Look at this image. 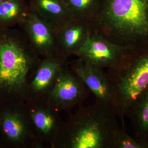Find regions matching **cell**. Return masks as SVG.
Wrapping results in <instances>:
<instances>
[{"mask_svg": "<svg viewBox=\"0 0 148 148\" xmlns=\"http://www.w3.org/2000/svg\"><path fill=\"white\" fill-rule=\"evenodd\" d=\"M81 21L73 18L56 29L58 53L64 58L76 54L88 34L86 26Z\"/></svg>", "mask_w": 148, "mask_h": 148, "instance_id": "12", "label": "cell"}, {"mask_svg": "<svg viewBox=\"0 0 148 148\" xmlns=\"http://www.w3.org/2000/svg\"><path fill=\"white\" fill-rule=\"evenodd\" d=\"M24 108L38 140L53 145L60 133L63 123L59 110L46 98L25 101Z\"/></svg>", "mask_w": 148, "mask_h": 148, "instance_id": "6", "label": "cell"}, {"mask_svg": "<svg viewBox=\"0 0 148 148\" xmlns=\"http://www.w3.org/2000/svg\"><path fill=\"white\" fill-rule=\"evenodd\" d=\"M127 116L132 121L135 137L148 140V90L135 102Z\"/></svg>", "mask_w": 148, "mask_h": 148, "instance_id": "15", "label": "cell"}, {"mask_svg": "<svg viewBox=\"0 0 148 148\" xmlns=\"http://www.w3.org/2000/svg\"><path fill=\"white\" fill-rule=\"evenodd\" d=\"M76 55L86 63L102 68H116L125 58L121 50L102 38L88 34Z\"/></svg>", "mask_w": 148, "mask_h": 148, "instance_id": "8", "label": "cell"}, {"mask_svg": "<svg viewBox=\"0 0 148 148\" xmlns=\"http://www.w3.org/2000/svg\"><path fill=\"white\" fill-rule=\"evenodd\" d=\"M30 10L56 29L73 19L64 0H29Z\"/></svg>", "mask_w": 148, "mask_h": 148, "instance_id": "13", "label": "cell"}, {"mask_svg": "<svg viewBox=\"0 0 148 148\" xmlns=\"http://www.w3.org/2000/svg\"><path fill=\"white\" fill-rule=\"evenodd\" d=\"M40 61L21 30L0 28V90L24 103L29 80Z\"/></svg>", "mask_w": 148, "mask_h": 148, "instance_id": "2", "label": "cell"}, {"mask_svg": "<svg viewBox=\"0 0 148 148\" xmlns=\"http://www.w3.org/2000/svg\"><path fill=\"white\" fill-rule=\"evenodd\" d=\"M90 92L73 72L65 67L59 72L46 98L59 110L69 111L81 104Z\"/></svg>", "mask_w": 148, "mask_h": 148, "instance_id": "5", "label": "cell"}, {"mask_svg": "<svg viewBox=\"0 0 148 148\" xmlns=\"http://www.w3.org/2000/svg\"><path fill=\"white\" fill-rule=\"evenodd\" d=\"M19 26L40 57L44 58L59 54L56 29L36 14L31 11Z\"/></svg>", "mask_w": 148, "mask_h": 148, "instance_id": "7", "label": "cell"}, {"mask_svg": "<svg viewBox=\"0 0 148 148\" xmlns=\"http://www.w3.org/2000/svg\"><path fill=\"white\" fill-rule=\"evenodd\" d=\"M114 148H148V140L133 138L121 129L115 139Z\"/></svg>", "mask_w": 148, "mask_h": 148, "instance_id": "17", "label": "cell"}, {"mask_svg": "<svg viewBox=\"0 0 148 148\" xmlns=\"http://www.w3.org/2000/svg\"><path fill=\"white\" fill-rule=\"evenodd\" d=\"M31 12L25 0H6L0 4V28L20 25Z\"/></svg>", "mask_w": 148, "mask_h": 148, "instance_id": "14", "label": "cell"}, {"mask_svg": "<svg viewBox=\"0 0 148 148\" xmlns=\"http://www.w3.org/2000/svg\"><path fill=\"white\" fill-rule=\"evenodd\" d=\"M116 115L108 104L96 99L92 105L81 107L63 123L52 147L62 148H114L121 130Z\"/></svg>", "mask_w": 148, "mask_h": 148, "instance_id": "1", "label": "cell"}, {"mask_svg": "<svg viewBox=\"0 0 148 148\" xmlns=\"http://www.w3.org/2000/svg\"><path fill=\"white\" fill-rule=\"evenodd\" d=\"M65 64L66 58L60 54L43 58L29 80L26 101L46 98Z\"/></svg>", "mask_w": 148, "mask_h": 148, "instance_id": "9", "label": "cell"}, {"mask_svg": "<svg viewBox=\"0 0 148 148\" xmlns=\"http://www.w3.org/2000/svg\"><path fill=\"white\" fill-rule=\"evenodd\" d=\"M71 67L72 71L94 94L96 99L108 104L113 109L114 97L112 84L101 68L80 59L74 62Z\"/></svg>", "mask_w": 148, "mask_h": 148, "instance_id": "10", "label": "cell"}, {"mask_svg": "<svg viewBox=\"0 0 148 148\" xmlns=\"http://www.w3.org/2000/svg\"><path fill=\"white\" fill-rule=\"evenodd\" d=\"M112 69L107 75L113 90V110L123 122L135 102L148 90V51L126 57L119 66Z\"/></svg>", "mask_w": 148, "mask_h": 148, "instance_id": "3", "label": "cell"}, {"mask_svg": "<svg viewBox=\"0 0 148 148\" xmlns=\"http://www.w3.org/2000/svg\"><path fill=\"white\" fill-rule=\"evenodd\" d=\"M74 19L82 20L86 13L101 4V0H64Z\"/></svg>", "mask_w": 148, "mask_h": 148, "instance_id": "16", "label": "cell"}, {"mask_svg": "<svg viewBox=\"0 0 148 148\" xmlns=\"http://www.w3.org/2000/svg\"><path fill=\"white\" fill-rule=\"evenodd\" d=\"M23 107L22 104V110L4 114L2 127L4 134L10 141L18 145L26 147L39 140L34 133L32 123Z\"/></svg>", "mask_w": 148, "mask_h": 148, "instance_id": "11", "label": "cell"}, {"mask_svg": "<svg viewBox=\"0 0 148 148\" xmlns=\"http://www.w3.org/2000/svg\"><path fill=\"white\" fill-rule=\"evenodd\" d=\"M109 23L148 51V0H101Z\"/></svg>", "mask_w": 148, "mask_h": 148, "instance_id": "4", "label": "cell"}]
</instances>
